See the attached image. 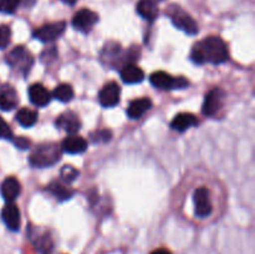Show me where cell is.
I'll use <instances>...</instances> for the list:
<instances>
[{"instance_id":"9a60e30c","label":"cell","mask_w":255,"mask_h":254,"mask_svg":"<svg viewBox=\"0 0 255 254\" xmlns=\"http://www.w3.org/2000/svg\"><path fill=\"white\" fill-rule=\"evenodd\" d=\"M21 192L20 182L15 177H6L0 186V193L6 202H14Z\"/></svg>"},{"instance_id":"44dd1931","label":"cell","mask_w":255,"mask_h":254,"mask_svg":"<svg viewBox=\"0 0 255 254\" xmlns=\"http://www.w3.org/2000/svg\"><path fill=\"white\" fill-rule=\"evenodd\" d=\"M47 191H49L55 198H57L61 202L70 199L75 193L71 188H69V187H66L65 184L60 183V182H56V181L51 182V183L47 186Z\"/></svg>"},{"instance_id":"5b68a950","label":"cell","mask_w":255,"mask_h":254,"mask_svg":"<svg viewBox=\"0 0 255 254\" xmlns=\"http://www.w3.org/2000/svg\"><path fill=\"white\" fill-rule=\"evenodd\" d=\"M149 81L154 87L159 90H177L184 89L189 85L188 80L184 77H172L171 75L164 71H156L151 75Z\"/></svg>"},{"instance_id":"7a4b0ae2","label":"cell","mask_w":255,"mask_h":254,"mask_svg":"<svg viewBox=\"0 0 255 254\" xmlns=\"http://www.w3.org/2000/svg\"><path fill=\"white\" fill-rule=\"evenodd\" d=\"M61 147L52 142L37 144L29 157V162L32 167L45 168L54 166L61 158Z\"/></svg>"},{"instance_id":"30bf717a","label":"cell","mask_w":255,"mask_h":254,"mask_svg":"<svg viewBox=\"0 0 255 254\" xmlns=\"http://www.w3.org/2000/svg\"><path fill=\"white\" fill-rule=\"evenodd\" d=\"M121 89L115 81L107 82L99 94V101L104 107H114L120 102Z\"/></svg>"},{"instance_id":"ba28073f","label":"cell","mask_w":255,"mask_h":254,"mask_svg":"<svg viewBox=\"0 0 255 254\" xmlns=\"http://www.w3.org/2000/svg\"><path fill=\"white\" fill-rule=\"evenodd\" d=\"M223 101H224V91L221 90L219 87L211 90L208 94L204 97L203 107H202V112H203L206 116H214V115L218 114L221 111V109L223 107Z\"/></svg>"},{"instance_id":"f1b7e54d","label":"cell","mask_w":255,"mask_h":254,"mask_svg":"<svg viewBox=\"0 0 255 254\" xmlns=\"http://www.w3.org/2000/svg\"><path fill=\"white\" fill-rule=\"evenodd\" d=\"M92 142H107L111 139L112 132L110 129H99L90 134Z\"/></svg>"},{"instance_id":"52a82bcc","label":"cell","mask_w":255,"mask_h":254,"mask_svg":"<svg viewBox=\"0 0 255 254\" xmlns=\"http://www.w3.org/2000/svg\"><path fill=\"white\" fill-rule=\"evenodd\" d=\"M65 29H66V22L65 21L50 22V24H45L41 27L35 30L32 36L42 42L55 41L57 37H60L64 34Z\"/></svg>"},{"instance_id":"8fae6325","label":"cell","mask_w":255,"mask_h":254,"mask_svg":"<svg viewBox=\"0 0 255 254\" xmlns=\"http://www.w3.org/2000/svg\"><path fill=\"white\" fill-rule=\"evenodd\" d=\"M1 219L7 229L12 232L19 231L20 224H21V216H20V211L16 204L12 202H6L1 211Z\"/></svg>"},{"instance_id":"4316f807","label":"cell","mask_w":255,"mask_h":254,"mask_svg":"<svg viewBox=\"0 0 255 254\" xmlns=\"http://www.w3.org/2000/svg\"><path fill=\"white\" fill-rule=\"evenodd\" d=\"M52 247H54L52 239L50 238V236H47V234H44V236L40 238V241L37 242V249H39L40 253H41V254H50V253H51Z\"/></svg>"},{"instance_id":"5bb4252c","label":"cell","mask_w":255,"mask_h":254,"mask_svg":"<svg viewBox=\"0 0 255 254\" xmlns=\"http://www.w3.org/2000/svg\"><path fill=\"white\" fill-rule=\"evenodd\" d=\"M29 97L32 105L37 107H44L51 100V94L41 84H32L29 87Z\"/></svg>"},{"instance_id":"ffe728a7","label":"cell","mask_w":255,"mask_h":254,"mask_svg":"<svg viewBox=\"0 0 255 254\" xmlns=\"http://www.w3.org/2000/svg\"><path fill=\"white\" fill-rule=\"evenodd\" d=\"M137 12L143 19L148 21H153L158 15V6L154 0H139L137 4Z\"/></svg>"},{"instance_id":"d6986e66","label":"cell","mask_w":255,"mask_h":254,"mask_svg":"<svg viewBox=\"0 0 255 254\" xmlns=\"http://www.w3.org/2000/svg\"><path fill=\"white\" fill-rule=\"evenodd\" d=\"M152 107V101L148 97H142V99H137L131 101L127 109V115L129 119L137 120L141 119L147 111Z\"/></svg>"},{"instance_id":"6da1fadb","label":"cell","mask_w":255,"mask_h":254,"mask_svg":"<svg viewBox=\"0 0 255 254\" xmlns=\"http://www.w3.org/2000/svg\"><path fill=\"white\" fill-rule=\"evenodd\" d=\"M229 51L226 42L219 36H208L197 42L191 51V60L197 65L211 62L221 65L228 60Z\"/></svg>"},{"instance_id":"8992f818","label":"cell","mask_w":255,"mask_h":254,"mask_svg":"<svg viewBox=\"0 0 255 254\" xmlns=\"http://www.w3.org/2000/svg\"><path fill=\"white\" fill-rule=\"evenodd\" d=\"M194 201V213L199 218H206L211 216L213 212V206L211 202V194H209L208 188L206 187H199L193 193Z\"/></svg>"},{"instance_id":"cb8c5ba5","label":"cell","mask_w":255,"mask_h":254,"mask_svg":"<svg viewBox=\"0 0 255 254\" xmlns=\"http://www.w3.org/2000/svg\"><path fill=\"white\" fill-rule=\"evenodd\" d=\"M54 97L61 102L71 101L74 97V89L69 84H60L59 86L55 87Z\"/></svg>"},{"instance_id":"277c9868","label":"cell","mask_w":255,"mask_h":254,"mask_svg":"<svg viewBox=\"0 0 255 254\" xmlns=\"http://www.w3.org/2000/svg\"><path fill=\"white\" fill-rule=\"evenodd\" d=\"M168 12L172 22H173V25L177 29L182 30V31H184L188 35L198 34V25H197V22L194 21L193 17L188 12H186L179 6H176V5H172L169 7Z\"/></svg>"},{"instance_id":"4dcf8cb0","label":"cell","mask_w":255,"mask_h":254,"mask_svg":"<svg viewBox=\"0 0 255 254\" xmlns=\"http://www.w3.org/2000/svg\"><path fill=\"white\" fill-rule=\"evenodd\" d=\"M14 143H15V146L20 149H27V148H30V146H31V141L27 138H25V137H22V136L16 137V138L14 139Z\"/></svg>"},{"instance_id":"9c48e42d","label":"cell","mask_w":255,"mask_h":254,"mask_svg":"<svg viewBox=\"0 0 255 254\" xmlns=\"http://www.w3.org/2000/svg\"><path fill=\"white\" fill-rule=\"evenodd\" d=\"M99 21V15L90 9H81L72 17V26L82 32H89L96 22Z\"/></svg>"},{"instance_id":"f546056e","label":"cell","mask_w":255,"mask_h":254,"mask_svg":"<svg viewBox=\"0 0 255 254\" xmlns=\"http://www.w3.org/2000/svg\"><path fill=\"white\" fill-rule=\"evenodd\" d=\"M0 138L12 139V131L4 119L0 117Z\"/></svg>"},{"instance_id":"484cf974","label":"cell","mask_w":255,"mask_h":254,"mask_svg":"<svg viewBox=\"0 0 255 254\" xmlns=\"http://www.w3.org/2000/svg\"><path fill=\"white\" fill-rule=\"evenodd\" d=\"M24 0H0V11L4 14H12Z\"/></svg>"},{"instance_id":"1f68e13d","label":"cell","mask_w":255,"mask_h":254,"mask_svg":"<svg viewBox=\"0 0 255 254\" xmlns=\"http://www.w3.org/2000/svg\"><path fill=\"white\" fill-rule=\"evenodd\" d=\"M151 254H172V253H171V252L168 251V249L161 248V249H156V251L152 252Z\"/></svg>"},{"instance_id":"83f0119b","label":"cell","mask_w":255,"mask_h":254,"mask_svg":"<svg viewBox=\"0 0 255 254\" xmlns=\"http://www.w3.org/2000/svg\"><path fill=\"white\" fill-rule=\"evenodd\" d=\"M11 30L7 25H0V49H5L10 44Z\"/></svg>"},{"instance_id":"d4e9b609","label":"cell","mask_w":255,"mask_h":254,"mask_svg":"<svg viewBox=\"0 0 255 254\" xmlns=\"http://www.w3.org/2000/svg\"><path fill=\"white\" fill-rule=\"evenodd\" d=\"M79 174H80V172L77 171L75 167L70 166V164L64 166L61 168V171H60V177H61V179L64 183H71V182H74L75 179L77 178V176H79Z\"/></svg>"},{"instance_id":"e0dca14e","label":"cell","mask_w":255,"mask_h":254,"mask_svg":"<svg viewBox=\"0 0 255 254\" xmlns=\"http://www.w3.org/2000/svg\"><path fill=\"white\" fill-rule=\"evenodd\" d=\"M199 124L197 116H194L193 114H188V112H182L178 114L173 119V121L171 122L172 129L178 132H184L188 128H191L192 126H197Z\"/></svg>"},{"instance_id":"3957f363","label":"cell","mask_w":255,"mask_h":254,"mask_svg":"<svg viewBox=\"0 0 255 254\" xmlns=\"http://www.w3.org/2000/svg\"><path fill=\"white\" fill-rule=\"evenodd\" d=\"M7 65L19 74L26 76L34 65V56L24 46H16L5 57Z\"/></svg>"},{"instance_id":"603a6c76","label":"cell","mask_w":255,"mask_h":254,"mask_svg":"<svg viewBox=\"0 0 255 254\" xmlns=\"http://www.w3.org/2000/svg\"><path fill=\"white\" fill-rule=\"evenodd\" d=\"M15 120L19 122V125H21L25 128H29V127H32L37 122V112L34 111L31 109H20L19 111L16 112V116H15Z\"/></svg>"},{"instance_id":"4fadbf2b","label":"cell","mask_w":255,"mask_h":254,"mask_svg":"<svg viewBox=\"0 0 255 254\" xmlns=\"http://www.w3.org/2000/svg\"><path fill=\"white\" fill-rule=\"evenodd\" d=\"M19 104L17 94L11 85H2L0 87V110L11 111Z\"/></svg>"},{"instance_id":"d6a6232c","label":"cell","mask_w":255,"mask_h":254,"mask_svg":"<svg viewBox=\"0 0 255 254\" xmlns=\"http://www.w3.org/2000/svg\"><path fill=\"white\" fill-rule=\"evenodd\" d=\"M61 1H64L65 4L74 5V4H76V1H77V0H61Z\"/></svg>"},{"instance_id":"7c38bea8","label":"cell","mask_w":255,"mask_h":254,"mask_svg":"<svg viewBox=\"0 0 255 254\" xmlns=\"http://www.w3.org/2000/svg\"><path fill=\"white\" fill-rule=\"evenodd\" d=\"M55 125L69 134H76L81 129V121L77 115L71 111H66L60 115Z\"/></svg>"},{"instance_id":"ac0fdd59","label":"cell","mask_w":255,"mask_h":254,"mask_svg":"<svg viewBox=\"0 0 255 254\" xmlns=\"http://www.w3.org/2000/svg\"><path fill=\"white\" fill-rule=\"evenodd\" d=\"M120 75L125 84H138L144 80V72L134 64L124 65Z\"/></svg>"},{"instance_id":"2e32d148","label":"cell","mask_w":255,"mask_h":254,"mask_svg":"<svg viewBox=\"0 0 255 254\" xmlns=\"http://www.w3.org/2000/svg\"><path fill=\"white\" fill-rule=\"evenodd\" d=\"M61 149L70 154L84 153L87 149V142L86 139L82 138V137L76 136V134H70L69 137H66V138L62 141Z\"/></svg>"},{"instance_id":"7402d4cb","label":"cell","mask_w":255,"mask_h":254,"mask_svg":"<svg viewBox=\"0 0 255 254\" xmlns=\"http://www.w3.org/2000/svg\"><path fill=\"white\" fill-rule=\"evenodd\" d=\"M120 56H121V46L119 44L112 42V46L111 44L105 45L101 54V59L105 64L115 65L117 60H120Z\"/></svg>"}]
</instances>
